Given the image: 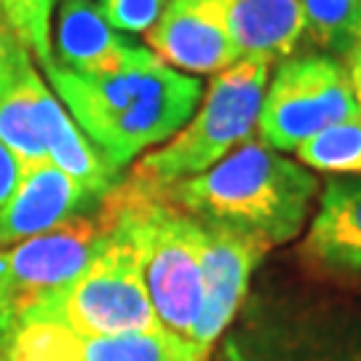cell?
Returning <instances> with one entry per match:
<instances>
[{
	"instance_id": "obj_1",
	"label": "cell",
	"mask_w": 361,
	"mask_h": 361,
	"mask_svg": "<svg viewBox=\"0 0 361 361\" xmlns=\"http://www.w3.org/2000/svg\"><path fill=\"white\" fill-rule=\"evenodd\" d=\"M43 70L80 131L118 171L171 140L204 97L198 78L169 67L147 46L107 75H78L56 65Z\"/></svg>"
},
{
	"instance_id": "obj_2",
	"label": "cell",
	"mask_w": 361,
	"mask_h": 361,
	"mask_svg": "<svg viewBox=\"0 0 361 361\" xmlns=\"http://www.w3.org/2000/svg\"><path fill=\"white\" fill-rule=\"evenodd\" d=\"M322 190L316 171L249 137L204 174L164 190L204 225L257 235L271 246L295 241Z\"/></svg>"
},
{
	"instance_id": "obj_3",
	"label": "cell",
	"mask_w": 361,
	"mask_h": 361,
	"mask_svg": "<svg viewBox=\"0 0 361 361\" xmlns=\"http://www.w3.org/2000/svg\"><path fill=\"white\" fill-rule=\"evenodd\" d=\"M99 217L137 246L158 324L193 343L204 313V225L129 177L99 201Z\"/></svg>"
},
{
	"instance_id": "obj_4",
	"label": "cell",
	"mask_w": 361,
	"mask_h": 361,
	"mask_svg": "<svg viewBox=\"0 0 361 361\" xmlns=\"http://www.w3.org/2000/svg\"><path fill=\"white\" fill-rule=\"evenodd\" d=\"M276 62L265 56H241L212 78L190 121L171 140L142 155L129 180L164 193L182 180L204 174L257 129L259 104Z\"/></svg>"
},
{
	"instance_id": "obj_5",
	"label": "cell",
	"mask_w": 361,
	"mask_h": 361,
	"mask_svg": "<svg viewBox=\"0 0 361 361\" xmlns=\"http://www.w3.org/2000/svg\"><path fill=\"white\" fill-rule=\"evenodd\" d=\"M27 316L62 324L83 340L164 329L147 295L140 252L129 235L113 225H107L104 244L86 271L40 300Z\"/></svg>"
},
{
	"instance_id": "obj_6",
	"label": "cell",
	"mask_w": 361,
	"mask_h": 361,
	"mask_svg": "<svg viewBox=\"0 0 361 361\" xmlns=\"http://www.w3.org/2000/svg\"><path fill=\"white\" fill-rule=\"evenodd\" d=\"M361 116L348 67L335 54H292L276 62L262 94L257 140L279 153Z\"/></svg>"
},
{
	"instance_id": "obj_7",
	"label": "cell",
	"mask_w": 361,
	"mask_h": 361,
	"mask_svg": "<svg viewBox=\"0 0 361 361\" xmlns=\"http://www.w3.org/2000/svg\"><path fill=\"white\" fill-rule=\"evenodd\" d=\"M107 235L104 219L75 217L59 228L0 249V316L25 319L40 300L59 292L86 271Z\"/></svg>"
},
{
	"instance_id": "obj_8",
	"label": "cell",
	"mask_w": 361,
	"mask_h": 361,
	"mask_svg": "<svg viewBox=\"0 0 361 361\" xmlns=\"http://www.w3.org/2000/svg\"><path fill=\"white\" fill-rule=\"evenodd\" d=\"M268 252L271 244L252 233L204 225V313L193 332V343L201 350L212 353L231 326L244 305L252 273Z\"/></svg>"
},
{
	"instance_id": "obj_9",
	"label": "cell",
	"mask_w": 361,
	"mask_h": 361,
	"mask_svg": "<svg viewBox=\"0 0 361 361\" xmlns=\"http://www.w3.org/2000/svg\"><path fill=\"white\" fill-rule=\"evenodd\" d=\"M145 40L161 62L185 75H217L241 59L214 0H169Z\"/></svg>"
},
{
	"instance_id": "obj_10",
	"label": "cell",
	"mask_w": 361,
	"mask_h": 361,
	"mask_svg": "<svg viewBox=\"0 0 361 361\" xmlns=\"http://www.w3.org/2000/svg\"><path fill=\"white\" fill-rule=\"evenodd\" d=\"M94 207H99V198L46 161L25 171L11 198L0 207V249L54 231Z\"/></svg>"
},
{
	"instance_id": "obj_11",
	"label": "cell",
	"mask_w": 361,
	"mask_h": 361,
	"mask_svg": "<svg viewBox=\"0 0 361 361\" xmlns=\"http://www.w3.org/2000/svg\"><path fill=\"white\" fill-rule=\"evenodd\" d=\"M300 255L335 279L361 276V177H332L322 188Z\"/></svg>"
},
{
	"instance_id": "obj_12",
	"label": "cell",
	"mask_w": 361,
	"mask_h": 361,
	"mask_svg": "<svg viewBox=\"0 0 361 361\" xmlns=\"http://www.w3.org/2000/svg\"><path fill=\"white\" fill-rule=\"evenodd\" d=\"M54 65L78 75H107L126 67L140 51L107 25L97 0H59L54 27Z\"/></svg>"
},
{
	"instance_id": "obj_13",
	"label": "cell",
	"mask_w": 361,
	"mask_h": 361,
	"mask_svg": "<svg viewBox=\"0 0 361 361\" xmlns=\"http://www.w3.org/2000/svg\"><path fill=\"white\" fill-rule=\"evenodd\" d=\"M214 6L241 56L279 62L308 38L300 0H214Z\"/></svg>"
},
{
	"instance_id": "obj_14",
	"label": "cell",
	"mask_w": 361,
	"mask_h": 361,
	"mask_svg": "<svg viewBox=\"0 0 361 361\" xmlns=\"http://www.w3.org/2000/svg\"><path fill=\"white\" fill-rule=\"evenodd\" d=\"M35 121H38L40 140L54 166H59L75 182H80L94 198L102 201L121 182V171L113 169L91 140L80 131L73 116L62 102L54 97L49 86L40 80L35 91Z\"/></svg>"
},
{
	"instance_id": "obj_15",
	"label": "cell",
	"mask_w": 361,
	"mask_h": 361,
	"mask_svg": "<svg viewBox=\"0 0 361 361\" xmlns=\"http://www.w3.org/2000/svg\"><path fill=\"white\" fill-rule=\"evenodd\" d=\"M40 86V75L35 62L22 70V75L0 94V142L6 145L22 174L49 161L46 145L40 140L38 121H35V91Z\"/></svg>"
},
{
	"instance_id": "obj_16",
	"label": "cell",
	"mask_w": 361,
	"mask_h": 361,
	"mask_svg": "<svg viewBox=\"0 0 361 361\" xmlns=\"http://www.w3.org/2000/svg\"><path fill=\"white\" fill-rule=\"evenodd\" d=\"M195 343L166 329L116 337H80V361H207Z\"/></svg>"
},
{
	"instance_id": "obj_17",
	"label": "cell",
	"mask_w": 361,
	"mask_h": 361,
	"mask_svg": "<svg viewBox=\"0 0 361 361\" xmlns=\"http://www.w3.org/2000/svg\"><path fill=\"white\" fill-rule=\"evenodd\" d=\"M0 361H80V337L62 324L27 316L0 332Z\"/></svg>"
},
{
	"instance_id": "obj_18",
	"label": "cell",
	"mask_w": 361,
	"mask_h": 361,
	"mask_svg": "<svg viewBox=\"0 0 361 361\" xmlns=\"http://www.w3.org/2000/svg\"><path fill=\"white\" fill-rule=\"evenodd\" d=\"M297 161L310 171L332 177H361V116L319 131L295 150Z\"/></svg>"
},
{
	"instance_id": "obj_19",
	"label": "cell",
	"mask_w": 361,
	"mask_h": 361,
	"mask_svg": "<svg viewBox=\"0 0 361 361\" xmlns=\"http://www.w3.org/2000/svg\"><path fill=\"white\" fill-rule=\"evenodd\" d=\"M308 38L326 54L345 56L361 46V0H300Z\"/></svg>"
},
{
	"instance_id": "obj_20",
	"label": "cell",
	"mask_w": 361,
	"mask_h": 361,
	"mask_svg": "<svg viewBox=\"0 0 361 361\" xmlns=\"http://www.w3.org/2000/svg\"><path fill=\"white\" fill-rule=\"evenodd\" d=\"M59 0H0V11L40 67L54 65L51 16Z\"/></svg>"
},
{
	"instance_id": "obj_21",
	"label": "cell",
	"mask_w": 361,
	"mask_h": 361,
	"mask_svg": "<svg viewBox=\"0 0 361 361\" xmlns=\"http://www.w3.org/2000/svg\"><path fill=\"white\" fill-rule=\"evenodd\" d=\"M169 0H97L107 25L121 35H145L158 22Z\"/></svg>"
},
{
	"instance_id": "obj_22",
	"label": "cell",
	"mask_w": 361,
	"mask_h": 361,
	"mask_svg": "<svg viewBox=\"0 0 361 361\" xmlns=\"http://www.w3.org/2000/svg\"><path fill=\"white\" fill-rule=\"evenodd\" d=\"M27 65H32V54L27 51V46L0 11V94L22 75Z\"/></svg>"
},
{
	"instance_id": "obj_23",
	"label": "cell",
	"mask_w": 361,
	"mask_h": 361,
	"mask_svg": "<svg viewBox=\"0 0 361 361\" xmlns=\"http://www.w3.org/2000/svg\"><path fill=\"white\" fill-rule=\"evenodd\" d=\"M19 180H22V166H19L16 155L0 142V207L11 198Z\"/></svg>"
},
{
	"instance_id": "obj_24",
	"label": "cell",
	"mask_w": 361,
	"mask_h": 361,
	"mask_svg": "<svg viewBox=\"0 0 361 361\" xmlns=\"http://www.w3.org/2000/svg\"><path fill=\"white\" fill-rule=\"evenodd\" d=\"M343 62L348 67L350 83H353V91H356V99H359V110H361V46H356L353 51L345 54Z\"/></svg>"
},
{
	"instance_id": "obj_25",
	"label": "cell",
	"mask_w": 361,
	"mask_h": 361,
	"mask_svg": "<svg viewBox=\"0 0 361 361\" xmlns=\"http://www.w3.org/2000/svg\"><path fill=\"white\" fill-rule=\"evenodd\" d=\"M324 361H361V356H332V359H324Z\"/></svg>"
},
{
	"instance_id": "obj_26",
	"label": "cell",
	"mask_w": 361,
	"mask_h": 361,
	"mask_svg": "<svg viewBox=\"0 0 361 361\" xmlns=\"http://www.w3.org/2000/svg\"><path fill=\"white\" fill-rule=\"evenodd\" d=\"M6 326H11V324H8V322H6V319H3V316H0V332H3Z\"/></svg>"
}]
</instances>
